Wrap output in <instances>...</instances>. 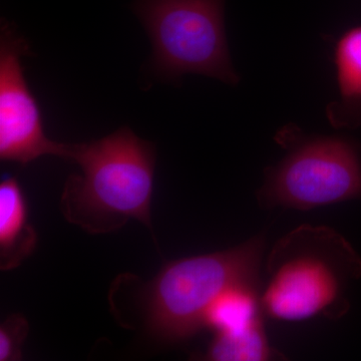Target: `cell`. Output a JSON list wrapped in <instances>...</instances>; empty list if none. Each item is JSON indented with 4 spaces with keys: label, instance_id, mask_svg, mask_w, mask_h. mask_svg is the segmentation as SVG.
<instances>
[{
    "label": "cell",
    "instance_id": "obj_4",
    "mask_svg": "<svg viewBox=\"0 0 361 361\" xmlns=\"http://www.w3.org/2000/svg\"><path fill=\"white\" fill-rule=\"evenodd\" d=\"M277 142L288 154L265 171L258 192L261 206L297 210L361 200V146L343 137H304L295 126H285Z\"/></svg>",
    "mask_w": 361,
    "mask_h": 361
},
{
    "label": "cell",
    "instance_id": "obj_9",
    "mask_svg": "<svg viewBox=\"0 0 361 361\" xmlns=\"http://www.w3.org/2000/svg\"><path fill=\"white\" fill-rule=\"evenodd\" d=\"M275 351L258 317L241 329L216 332L206 360L214 361H266L272 360Z\"/></svg>",
    "mask_w": 361,
    "mask_h": 361
},
{
    "label": "cell",
    "instance_id": "obj_8",
    "mask_svg": "<svg viewBox=\"0 0 361 361\" xmlns=\"http://www.w3.org/2000/svg\"><path fill=\"white\" fill-rule=\"evenodd\" d=\"M37 245L23 188L16 178H6L0 184V269H16Z\"/></svg>",
    "mask_w": 361,
    "mask_h": 361
},
{
    "label": "cell",
    "instance_id": "obj_2",
    "mask_svg": "<svg viewBox=\"0 0 361 361\" xmlns=\"http://www.w3.org/2000/svg\"><path fill=\"white\" fill-rule=\"evenodd\" d=\"M270 281L261 308L271 318L301 322L349 308V282L361 278V258L341 235L329 228L301 226L280 240L268 260Z\"/></svg>",
    "mask_w": 361,
    "mask_h": 361
},
{
    "label": "cell",
    "instance_id": "obj_5",
    "mask_svg": "<svg viewBox=\"0 0 361 361\" xmlns=\"http://www.w3.org/2000/svg\"><path fill=\"white\" fill-rule=\"evenodd\" d=\"M225 0H139L135 11L153 44L156 75L197 73L236 85L224 25Z\"/></svg>",
    "mask_w": 361,
    "mask_h": 361
},
{
    "label": "cell",
    "instance_id": "obj_7",
    "mask_svg": "<svg viewBox=\"0 0 361 361\" xmlns=\"http://www.w3.org/2000/svg\"><path fill=\"white\" fill-rule=\"evenodd\" d=\"M339 99L326 106L327 120L336 129L361 127V25L342 33L334 49Z\"/></svg>",
    "mask_w": 361,
    "mask_h": 361
},
{
    "label": "cell",
    "instance_id": "obj_6",
    "mask_svg": "<svg viewBox=\"0 0 361 361\" xmlns=\"http://www.w3.org/2000/svg\"><path fill=\"white\" fill-rule=\"evenodd\" d=\"M27 42L6 23L0 35V159L27 165L42 156L71 160L73 145L51 141L44 134L37 99L26 82L21 58Z\"/></svg>",
    "mask_w": 361,
    "mask_h": 361
},
{
    "label": "cell",
    "instance_id": "obj_10",
    "mask_svg": "<svg viewBox=\"0 0 361 361\" xmlns=\"http://www.w3.org/2000/svg\"><path fill=\"white\" fill-rule=\"evenodd\" d=\"M257 287L238 286L225 292L209 310L205 327L215 332L230 331L260 317L262 308Z\"/></svg>",
    "mask_w": 361,
    "mask_h": 361
},
{
    "label": "cell",
    "instance_id": "obj_3",
    "mask_svg": "<svg viewBox=\"0 0 361 361\" xmlns=\"http://www.w3.org/2000/svg\"><path fill=\"white\" fill-rule=\"evenodd\" d=\"M262 238L206 255L171 261L148 284L145 320L161 341H187L205 327L208 311L234 287L258 286Z\"/></svg>",
    "mask_w": 361,
    "mask_h": 361
},
{
    "label": "cell",
    "instance_id": "obj_1",
    "mask_svg": "<svg viewBox=\"0 0 361 361\" xmlns=\"http://www.w3.org/2000/svg\"><path fill=\"white\" fill-rule=\"evenodd\" d=\"M71 161L82 174L71 175L61 198L68 222L90 234L121 229L130 219L151 224L156 149L128 128L97 141L75 144Z\"/></svg>",
    "mask_w": 361,
    "mask_h": 361
},
{
    "label": "cell",
    "instance_id": "obj_11",
    "mask_svg": "<svg viewBox=\"0 0 361 361\" xmlns=\"http://www.w3.org/2000/svg\"><path fill=\"white\" fill-rule=\"evenodd\" d=\"M30 331L25 316L13 314L0 325V361H16L23 357V345Z\"/></svg>",
    "mask_w": 361,
    "mask_h": 361
}]
</instances>
